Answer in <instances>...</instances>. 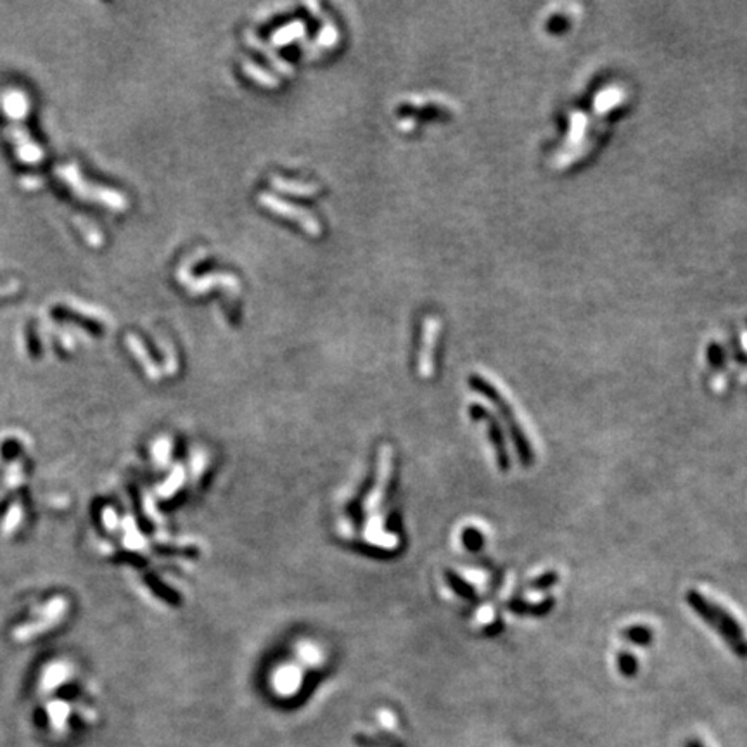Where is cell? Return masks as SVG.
<instances>
[{"instance_id": "1", "label": "cell", "mask_w": 747, "mask_h": 747, "mask_svg": "<svg viewBox=\"0 0 747 747\" xmlns=\"http://www.w3.org/2000/svg\"><path fill=\"white\" fill-rule=\"evenodd\" d=\"M685 602L692 609V612L699 616L728 645V649L737 657L747 659V636L735 616L730 614L723 605L709 600L697 590H687Z\"/></svg>"}, {"instance_id": "2", "label": "cell", "mask_w": 747, "mask_h": 747, "mask_svg": "<svg viewBox=\"0 0 747 747\" xmlns=\"http://www.w3.org/2000/svg\"><path fill=\"white\" fill-rule=\"evenodd\" d=\"M469 384L476 393H479L481 396H484L495 405V408L498 410V415H500V418L505 422V425H507V432L512 439V446H514L519 462H521L522 467H531L533 463H535V450H533L531 441H529L528 434H526V431L522 429L521 422L515 417V412L514 408L510 407V403L501 396L498 387H495L493 384L488 379H484V377L472 376Z\"/></svg>"}, {"instance_id": "3", "label": "cell", "mask_w": 747, "mask_h": 747, "mask_svg": "<svg viewBox=\"0 0 747 747\" xmlns=\"http://www.w3.org/2000/svg\"><path fill=\"white\" fill-rule=\"evenodd\" d=\"M469 414L472 421L486 422L488 439H490L491 446H493L495 460H497L498 469H500L501 472H507L512 465V459H510V453H508V446H507V439H505L504 427H501L497 415L491 414L488 408H484L483 405H479V403L470 405Z\"/></svg>"}, {"instance_id": "4", "label": "cell", "mask_w": 747, "mask_h": 747, "mask_svg": "<svg viewBox=\"0 0 747 747\" xmlns=\"http://www.w3.org/2000/svg\"><path fill=\"white\" fill-rule=\"evenodd\" d=\"M258 203L261 204V206H265L268 211H272V213L287 218V220H293L294 223L299 225L304 232H308V234L313 235V237H320L322 225L310 211L301 210V208L294 206V204L290 203H286L284 199L272 196V194H259Z\"/></svg>"}, {"instance_id": "5", "label": "cell", "mask_w": 747, "mask_h": 747, "mask_svg": "<svg viewBox=\"0 0 747 747\" xmlns=\"http://www.w3.org/2000/svg\"><path fill=\"white\" fill-rule=\"evenodd\" d=\"M555 604L557 600L553 597H550V595L543 598V600L535 602V604L522 600V598L519 597H514L507 602L505 607H507L508 612H512V614L515 616H521V618H546V616L553 611Z\"/></svg>"}, {"instance_id": "6", "label": "cell", "mask_w": 747, "mask_h": 747, "mask_svg": "<svg viewBox=\"0 0 747 747\" xmlns=\"http://www.w3.org/2000/svg\"><path fill=\"white\" fill-rule=\"evenodd\" d=\"M439 331V320L438 317L431 315V317H425L424 320V335H422V349H421V363H418V369L424 377L431 376L432 372V349H434V341L436 335Z\"/></svg>"}, {"instance_id": "7", "label": "cell", "mask_w": 747, "mask_h": 747, "mask_svg": "<svg viewBox=\"0 0 747 747\" xmlns=\"http://www.w3.org/2000/svg\"><path fill=\"white\" fill-rule=\"evenodd\" d=\"M213 286L227 287L232 293H237L241 284H239L237 277L232 275V273H210V275H204L197 280H190L187 284V289H189L190 294H203Z\"/></svg>"}, {"instance_id": "8", "label": "cell", "mask_w": 747, "mask_h": 747, "mask_svg": "<svg viewBox=\"0 0 747 747\" xmlns=\"http://www.w3.org/2000/svg\"><path fill=\"white\" fill-rule=\"evenodd\" d=\"M270 183L273 185V189L280 190V192L293 194V196L299 197H311L315 194L320 192V187L315 185V183H303V182H293V180L282 178V176L272 175Z\"/></svg>"}, {"instance_id": "9", "label": "cell", "mask_w": 747, "mask_h": 747, "mask_svg": "<svg viewBox=\"0 0 747 747\" xmlns=\"http://www.w3.org/2000/svg\"><path fill=\"white\" fill-rule=\"evenodd\" d=\"M621 636L636 647H649L654 642V629L647 625H631L622 629Z\"/></svg>"}, {"instance_id": "10", "label": "cell", "mask_w": 747, "mask_h": 747, "mask_svg": "<svg viewBox=\"0 0 747 747\" xmlns=\"http://www.w3.org/2000/svg\"><path fill=\"white\" fill-rule=\"evenodd\" d=\"M304 33H306V26L303 21H294L272 35V45H287L297 38H303Z\"/></svg>"}, {"instance_id": "11", "label": "cell", "mask_w": 747, "mask_h": 747, "mask_svg": "<svg viewBox=\"0 0 747 747\" xmlns=\"http://www.w3.org/2000/svg\"><path fill=\"white\" fill-rule=\"evenodd\" d=\"M242 71H244L249 78L255 80L258 85L266 86V89H277V86L280 85L275 76H272L268 71H265V69H261L258 64H255L252 61H248V59L242 61Z\"/></svg>"}, {"instance_id": "12", "label": "cell", "mask_w": 747, "mask_h": 747, "mask_svg": "<svg viewBox=\"0 0 747 747\" xmlns=\"http://www.w3.org/2000/svg\"><path fill=\"white\" fill-rule=\"evenodd\" d=\"M246 40H248V44L251 45V47H255L256 50H259V52H261V54H265V57L268 59L270 62H272L273 68H277V69H279V71H282L284 75H289V76L293 75V66H289L286 61H282V59L275 57V54H273V52L270 50V48L266 47V45H263L261 42H259L258 38L255 37V35H252V33H246Z\"/></svg>"}, {"instance_id": "13", "label": "cell", "mask_w": 747, "mask_h": 747, "mask_svg": "<svg viewBox=\"0 0 747 747\" xmlns=\"http://www.w3.org/2000/svg\"><path fill=\"white\" fill-rule=\"evenodd\" d=\"M616 666H618V671L622 676L631 678L635 676L640 670L638 657L633 652H628V650H621V652L618 654V657H616Z\"/></svg>"}, {"instance_id": "14", "label": "cell", "mask_w": 747, "mask_h": 747, "mask_svg": "<svg viewBox=\"0 0 747 747\" xmlns=\"http://www.w3.org/2000/svg\"><path fill=\"white\" fill-rule=\"evenodd\" d=\"M446 578H448L450 587L455 590L456 595H460V597L465 598V600H476L477 598L476 588H474L469 581H465L463 578H460L459 574H455V573H446Z\"/></svg>"}, {"instance_id": "15", "label": "cell", "mask_w": 747, "mask_h": 747, "mask_svg": "<svg viewBox=\"0 0 747 747\" xmlns=\"http://www.w3.org/2000/svg\"><path fill=\"white\" fill-rule=\"evenodd\" d=\"M559 580L560 578L557 571H545V573L540 574V576L533 578L531 583H529V588H531L533 591H548L550 588H553L559 583Z\"/></svg>"}, {"instance_id": "16", "label": "cell", "mask_w": 747, "mask_h": 747, "mask_svg": "<svg viewBox=\"0 0 747 747\" xmlns=\"http://www.w3.org/2000/svg\"><path fill=\"white\" fill-rule=\"evenodd\" d=\"M48 716H50V723L55 730H64L66 726V718L69 714V708L64 702H52L47 708Z\"/></svg>"}, {"instance_id": "17", "label": "cell", "mask_w": 747, "mask_h": 747, "mask_svg": "<svg viewBox=\"0 0 747 747\" xmlns=\"http://www.w3.org/2000/svg\"><path fill=\"white\" fill-rule=\"evenodd\" d=\"M338 38H339V33H338V30H335L334 23H332L331 19H327V17H324V28H322V31H320V37L317 38V47H320V48L334 47Z\"/></svg>"}, {"instance_id": "18", "label": "cell", "mask_w": 747, "mask_h": 747, "mask_svg": "<svg viewBox=\"0 0 747 747\" xmlns=\"http://www.w3.org/2000/svg\"><path fill=\"white\" fill-rule=\"evenodd\" d=\"M462 542L467 550H470V552H479L484 546V543H486V538H484V535L479 529L467 528L465 531L462 533Z\"/></svg>"}, {"instance_id": "19", "label": "cell", "mask_w": 747, "mask_h": 747, "mask_svg": "<svg viewBox=\"0 0 747 747\" xmlns=\"http://www.w3.org/2000/svg\"><path fill=\"white\" fill-rule=\"evenodd\" d=\"M504 629H505L504 619H495V621H491L490 625L484 626L483 633L486 636H498L501 631H504Z\"/></svg>"}, {"instance_id": "20", "label": "cell", "mask_w": 747, "mask_h": 747, "mask_svg": "<svg viewBox=\"0 0 747 747\" xmlns=\"http://www.w3.org/2000/svg\"><path fill=\"white\" fill-rule=\"evenodd\" d=\"M415 124H417V123H415L414 118H407V120L400 121V124H398V127H400L401 130L408 131V130H412V128H415Z\"/></svg>"}]
</instances>
